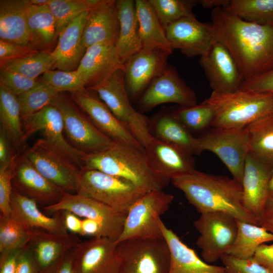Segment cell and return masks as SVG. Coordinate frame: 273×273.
I'll use <instances>...</instances> for the list:
<instances>
[{
	"label": "cell",
	"instance_id": "obj_25",
	"mask_svg": "<svg viewBox=\"0 0 273 273\" xmlns=\"http://www.w3.org/2000/svg\"><path fill=\"white\" fill-rule=\"evenodd\" d=\"M123 68L115 44L100 43L86 49L76 71L85 88H89Z\"/></svg>",
	"mask_w": 273,
	"mask_h": 273
},
{
	"label": "cell",
	"instance_id": "obj_50",
	"mask_svg": "<svg viewBox=\"0 0 273 273\" xmlns=\"http://www.w3.org/2000/svg\"><path fill=\"white\" fill-rule=\"evenodd\" d=\"M35 51L29 46H20L0 40L1 61L19 58Z\"/></svg>",
	"mask_w": 273,
	"mask_h": 273
},
{
	"label": "cell",
	"instance_id": "obj_37",
	"mask_svg": "<svg viewBox=\"0 0 273 273\" xmlns=\"http://www.w3.org/2000/svg\"><path fill=\"white\" fill-rule=\"evenodd\" d=\"M27 19L31 41L47 46L51 44L57 36L56 22L48 5L30 4Z\"/></svg>",
	"mask_w": 273,
	"mask_h": 273
},
{
	"label": "cell",
	"instance_id": "obj_31",
	"mask_svg": "<svg viewBox=\"0 0 273 273\" xmlns=\"http://www.w3.org/2000/svg\"><path fill=\"white\" fill-rule=\"evenodd\" d=\"M151 135L164 142L178 146L190 154H197V139L177 119L173 112L163 111L149 120Z\"/></svg>",
	"mask_w": 273,
	"mask_h": 273
},
{
	"label": "cell",
	"instance_id": "obj_9",
	"mask_svg": "<svg viewBox=\"0 0 273 273\" xmlns=\"http://www.w3.org/2000/svg\"><path fill=\"white\" fill-rule=\"evenodd\" d=\"M51 104L61 112L65 136L76 150L92 153L105 150L114 143L96 127L72 99L59 93Z\"/></svg>",
	"mask_w": 273,
	"mask_h": 273
},
{
	"label": "cell",
	"instance_id": "obj_30",
	"mask_svg": "<svg viewBox=\"0 0 273 273\" xmlns=\"http://www.w3.org/2000/svg\"><path fill=\"white\" fill-rule=\"evenodd\" d=\"M29 0L0 1V40L29 46L31 37L27 24Z\"/></svg>",
	"mask_w": 273,
	"mask_h": 273
},
{
	"label": "cell",
	"instance_id": "obj_14",
	"mask_svg": "<svg viewBox=\"0 0 273 273\" xmlns=\"http://www.w3.org/2000/svg\"><path fill=\"white\" fill-rule=\"evenodd\" d=\"M23 153L49 181L65 192L76 193L80 169L50 147L42 139Z\"/></svg>",
	"mask_w": 273,
	"mask_h": 273
},
{
	"label": "cell",
	"instance_id": "obj_32",
	"mask_svg": "<svg viewBox=\"0 0 273 273\" xmlns=\"http://www.w3.org/2000/svg\"><path fill=\"white\" fill-rule=\"evenodd\" d=\"M117 9L120 28L115 46L124 64L143 47L138 31L135 1H117Z\"/></svg>",
	"mask_w": 273,
	"mask_h": 273
},
{
	"label": "cell",
	"instance_id": "obj_10",
	"mask_svg": "<svg viewBox=\"0 0 273 273\" xmlns=\"http://www.w3.org/2000/svg\"><path fill=\"white\" fill-rule=\"evenodd\" d=\"M173 199L172 194L163 190L146 193L129 208L116 243L132 238L163 237L158 219Z\"/></svg>",
	"mask_w": 273,
	"mask_h": 273
},
{
	"label": "cell",
	"instance_id": "obj_29",
	"mask_svg": "<svg viewBox=\"0 0 273 273\" xmlns=\"http://www.w3.org/2000/svg\"><path fill=\"white\" fill-rule=\"evenodd\" d=\"M158 224L169 248L170 264L168 273H225L223 266L208 263L194 250L184 243L160 217Z\"/></svg>",
	"mask_w": 273,
	"mask_h": 273
},
{
	"label": "cell",
	"instance_id": "obj_21",
	"mask_svg": "<svg viewBox=\"0 0 273 273\" xmlns=\"http://www.w3.org/2000/svg\"><path fill=\"white\" fill-rule=\"evenodd\" d=\"M170 55L160 49L142 48L123 64L126 86L131 97L140 95L163 73Z\"/></svg>",
	"mask_w": 273,
	"mask_h": 273
},
{
	"label": "cell",
	"instance_id": "obj_46",
	"mask_svg": "<svg viewBox=\"0 0 273 273\" xmlns=\"http://www.w3.org/2000/svg\"><path fill=\"white\" fill-rule=\"evenodd\" d=\"M38 82L19 73L1 69L0 85L17 97L33 87Z\"/></svg>",
	"mask_w": 273,
	"mask_h": 273
},
{
	"label": "cell",
	"instance_id": "obj_22",
	"mask_svg": "<svg viewBox=\"0 0 273 273\" xmlns=\"http://www.w3.org/2000/svg\"><path fill=\"white\" fill-rule=\"evenodd\" d=\"M117 1L99 0L89 11L82 42L88 48L97 44H116L119 32Z\"/></svg>",
	"mask_w": 273,
	"mask_h": 273
},
{
	"label": "cell",
	"instance_id": "obj_43",
	"mask_svg": "<svg viewBox=\"0 0 273 273\" xmlns=\"http://www.w3.org/2000/svg\"><path fill=\"white\" fill-rule=\"evenodd\" d=\"M42 80L27 92L17 96L21 117L35 113L51 104L59 95Z\"/></svg>",
	"mask_w": 273,
	"mask_h": 273
},
{
	"label": "cell",
	"instance_id": "obj_33",
	"mask_svg": "<svg viewBox=\"0 0 273 273\" xmlns=\"http://www.w3.org/2000/svg\"><path fill=\"white\" fill-rule=\"evenodd\" d=\"M138 31L143 48L173 51L166 32L149 1H135Z\"/></svg>",
	"mask_w": 273,
	"mask_h": 273
},
{
	"label": "cell",
	"instance_id": "obj_60",
	"mask_svg": "<svg viewBox=\"0 0 273 273\" xmlns=\"http://www.w3.org/2000/svg\"><path fill=\"white\" fill-rule=\"evenodd\" d=\"M268 192L269 198H273V163L272 164L271 176L268 184Z\"/></svg>",
	"mask_w": 273,
	"mask_h": 273
},
{
	"label": "cell",
	"instance_id": "obj_15",
	"mask_svg": "<svg viewBox=\"0 0 273 273\" xmlns=\"http://www.w3.org/2000/svg\"><path fill=\"white\" fill-rule=\"evenodd\" d=\"M70 93L72 101L96 127L113 142L145 149L129 128L116 117L97 95L85 87Z\"/></svg>",
	"mask_w": 273,
	"mask_h": 273
},
{
	"label": "cell",
	"instance_id": "obj_6",
	"mask_svg": "<svg viewBox=\"0 0 273 273\" xmlns=\"http://www.w3.org/2000/svg\"><path fill=\"white\" fill-rule=\"evenodd\" d=\"M86 89L96 93L116 117L129 128L145 148L153 138L149 119L132 106L123 69L116 70L101 83Z\"/></svg>",
	"mask_w": 273,
	"mask_h": 273
},
{
	"label": "cell",
	"instance_id": "obj_4",
	"mask_svg": "<svg viewBox=\"0 0 273 273\" xmlns=\"http://www.w3.org/2000/svg\"><path fill=\"white\" fill-rule=\"evenodd\" d=\"M214 116L211 126L219 128H242L273 113V94L240 88L234 92L213 91L207 99Z\"/></svg>",
	"mask_w": 273,
	"mask_h": 273
},
{
	"label": "cell",
	"instance_id": "obj_59",
	"mask_svg": "<svg viewBox=\"0 0 273 273\" xmlns=\"http://www.w3.org/2000/svg\"><path fill=\"white\" fill-rule=\"evenodd\" d=\"M230 2V0H202L198 1L202 7L213 9L217 7H224Z\"/></svg>",
	"mask_w": 273,
	"mask_h": 273
},
{
	"label": "cell",
	"instance_id": "obj_7",
	"mask_svg": "<svg viewBox=\"0 0 273 273\" xmlns=\"http://www.w3.org/2000/svg\"><path fill=\"white\" fill-rule=\"evenodd\" d=\"M121 273H168L169 246L164 237L137 238L117 243Z\"/></svg>",
	"mask_w": 273,
	"mask_h": 273
},
{
	"label": "cell",
	"instance_id": "obj_52",
	"mask_svg": "<svg viewBox=\"0 0 273 273\" xmlns=\"http://www.w3.org/2000/svg\"><path fill=\"white\" fill-rule=\"evenodd\" d=\"M23 249L0 253V273H15L17 260Z\"/></svg>",
	"mask_w": 273,
	"mask_h": 273
},
{
	"label": "cell",
	"instance_id": "obj_19",
	"mask_svg": "<svg viewBox=\"0 0 273 273\" xmlns=\"http://www.w3.org/2000/svg\"><path fill=\"white\" fill-rule=\"evenodd\" d=\"M116 241L93 237L73 249L74 273H119L120 262Z\"/></svg>",
	"mask_w": 273,
	"mask_h": 273
},
{
	"label": "cell",
	"instance_id": "obj_12",
	"mask_svg": "<svg viewBox=\"0 0 273 273\" xmlns=\"http://www.w3.org/2000/svg\"><path fill=\"white\" fill-rule=\"evenodd\" d=\"M42 209L50 213L69 211L79 217L93 219L101 226L103 237L116 242L123 231L127 215L92 198L65 192L59 202Z\"/></svg>",
	"mask_w": 273,
	"mask_h": 273
},
{
	"label": "cell",
	"instance_id": "obj_39",
	"mask_svg": "<svg viewBox=\"0 0 273 273\" xmlns=\"http://www.w3.org/2000/svg\"><path fill=\"white\" fill-rule=\"evenodd\" d=\"M54 63L51 53L35 51L19 58L1 61V69L36 79L38 76L50 70L54 66Z\"/></svg>",
	"mask_w": 273,
	"mask_h": 273
},
{
	"label": "cell",
	"instance_id": "obj_56",
	"mask_svg": "<svg viewBox=\"0 0 273 273\" xmlns=\"http://www.w3.org/2000/svg\"><path fill=\"white\" fill-rule=\"evenodd\" d=\"M257 225L273 234V198H268L258 218Z\"/></svg>",
	"mask_w": 273,
	"mask_h": 273
},
{
	"label": "cell",
	"instance_id": "obj_58",
	"mask_svg": "<svg viewBox=\"0 0 273 273\" xmlns=\"http://www.w3.org/2000/svg\"><path fill=\"white\" fill-rule=\"evenodd\" d=\"M82 236H90L93 237H103L102 229L96 221L83 218L82 220Z\"/></svg>",
	"mask_w": 273,
	"mask_h": 273
},
{
	"label": "cell",
	"instance_id": "obj_11",
	"mask_svg": "<svg viewBox=\"0 0 273 273\" xmlns=\"http://www.w3.org/2000/svg\"><path fill=\"white\" fill-rule=\"evenodd\" d=\"M237 220L225 213L208 212L201 213L193 222L200 234L196 245L204 261L211 264L226 254L237 235Z\"/></svg>",
	"mask_w": 273,
	"mask_h": 273
},
{
	"label": "cell",
	"instance_id": "obj_27",
	"mask_svg": "<svg viewBox=\"0 0 273 273\" xmlns=\"http://www.w3.org/2000/svg\"><path fill=\"white\" fill-rule=\"evenodd\" d=\"M88 11L71 21L59 34L57 44L51 53L54 66L66 71H75L86 50L82 42V35Z\"/></svg>",
	"mask_w": 273,
	"mask_h": 273
},
{
	"label": "cell",
	"instance_id": "obj_24",
	"mask_svg": "<svg viewBox=\"0 0 273 273\" xmlns=\"http://www.w3.org/2000/svg\"><path fill=\"white\" fill-rule=\"evenodd\" d=\"M272 165L262 162L250 151L244 166L242 187L244 205L257 219L268 197Z\"/></svg>",
	"mask_w": 273,
	"mask_h": 273
},
{
	"label": "cell",
	"instance_id": "obj_45",
	"mask_svg": "<svg viewBox=\"0 0 273 273\" xmlns=\"http://www.w3.org/2000/svg\"><path fill=\"white\" fill-rule=\"evenodd\" d=\"M58 93H70L85 87L76 70H49L42 74L41 80Z\"/></svg>",
	"mask_w": 273,
	"mask_h": 273
},
{
	"label": "cell",
	"instance_id": "obj_49",
	"mask_svg": "<svg viewBox=\"0 0 273 273\" xmlns=\"http://www.w3.org/2000/svg\"><path fill=\"white\" fill-rule=\"evenodd\" d=\"M241 88L273 94V68L243 82Z\"/></svg>",
	"mask_w": 273,
	"mask_h": 273
},
{
	"label": "cell",
	"instance_id": "obj_26",
	"mask_svg": "<svg viewBox=\"0 0 273 273\" xmlns=\"http://www.w3.org/2000/svg\"><path fill=\"white\" fill-rule=\"evenodd\" d=\"M81 242L77 235L72 233L55 234L34 230L32 231L31 238L26 248L32 256L40 272L42 273Z\"/></svg>",
	"mask_w": 273,
	"mask_h": 273
},
{
	"label": "cell",
	"instance_id": "obj_54",
	"mask_svg": "<svg viewBox=\"0 0 273 273\" xmlns=\"http://www.w3.org/2000/svg\"><path fill=\"white\" fill-rule=\"evenodd\" d=\"M15 273H40L32 256L25 247L18 257Z\"/></svg>",
	"mask_w": 273,
	"mask_h": 273
},
{
	"label": "cell",
	"instance_id": "obj_53",
	"mask_svg": "<svg viewBox=\"0 0 273 273\" xmlns=\"http://www.w3.org/2000/svg\"><path fill=\"white\" fill-rule=\"evenodd\" d=\"M253 258L258 263L273 272V243L260 245L256 250Z\"/></svg>",
	"mask_w": 273,
	"mask_h": 273
},
{
	"label": "cell",
	"instance_id": "obj_16",
	"mask_svg": "<svg viewBox=\"0 0 273 273\" xmlns=\"http://www.w3.org/2000/svg\"><path fill=\"white\" fill-rule=\"evenodd\" d=\"M12 183L14 190L43 207L59 202L65 192L42 176L24 153L14 160Z\"/></svg>",
	"mask_w": 273,
	"mask_h": 273
},
{
	"label": "cell",
	"instance_id": "obj_8",
	"mask_svg": "<svg viewBox=\"0 0 273 273\" xmlns=\"http://www.w3.org/2000/svg\"><path fill=\"white\" fill-rule=\"evenodd\" d=\"M197 139V154L210 151L226 166L233 178L242 185L246 159L250 151L247 127L214 128Z\"/></svg>",
	"mask_w": 273,
	"mask_h": 273
},
{
	"label": "cell",
	"instance_id": "obj_2",
	"mask_svg": "<svg viewBox=\"0 0 273 273\" xmlns=\"http://www.w3.org/2000/svg\"><path fill=\"white\" fill-rule=\"evenodd\" d=\"M171 181L200 213L221 212L237 220L257 225V218L244 205L242 185L233 178L195 169Z\"/></svg>",
	"mask_w": 273,
	"mask_h": 273
},
{
	"label": "cell",
	"instance_id": "obj_23",
	"mask_svg": "<svg viewBox=\"0 0 273 273\" xmlns=\"http://www.w3.org/2000/svg\"><path fill=\"white\" fill-rule=\"evenodd\" d=\"M145 150L154 170L167 181L195 169L192 155L178 146L153 137Z\"/></svg>",
	"mask_w": 273,
	"mask_h": 273
},
{
	"label": "cell",
	"instance_id": "obj_20",
	"mask_svg": "<svg viewBox=\"0 0 273 273\" xmlns=\"http://www.w3.org/2000/svg\"><path fill=\"white\" fill-rule=\"evenodd\" d=\"M199 62L213 91L226 93L241 88L244 80L238 65L228 49L218 40L205 55L200 57Z\"/></svg>",
	"mask_w": 273,
	"mask_h": 273
},
{
	"label": "cell",
	"instance_id": "obj_47",
	"mask_svg": "<svg viewBox=\"0 0 273 273\" xmlns=\"http://www.w3.org/2000/svg\"><path fill=\"white\" fill-rule=\"evenodd\" d=\"M220 260L225 273H273L258 263L253 257L240 259L225 254Z\"/></svg>",
	"mask_w": 273,
	"mask_h": 273
},
{
	"label": "cell",
	"instance_id": "obj_5",
	"mask_svg": "<svg viewBox=\"0 0 273 273\" xmlns=\"http://www.w3.org/2000/svg\"><path fill=\"white\" fill-rule=\"evenodd\" d=\"M146 193L125 179L84 168L80 170L76 192L125 214Z\"/></svg>",
	"mask_w": 273,
	"mask_h": 273
},
{
	"label": "cell",
	"instance_id": "obj_34",
	"mask_svg": "<svg viewBox=\"0 0 273 273\" xmlns=\"http://www.w3.org/2000/svg\"><path fill=\"white\" fill-rule=\"evenodd\" d=\"M1 129L7 134L17 154L25 148L20 105L17 97L0 85Z\"/></svg>",
	"mask_w": 273,
	"mask_h": 273
},
{
	"label": "cell",
	"instance_id": "obj_55",
	"mask_svg": "<svg viewBox=\"0 0 273 273\" xmlns=\"http://www.w3.org/2000/svg\"><path fill=\"white\" fill-rule=\"evenodd\" d=\"M73 249L68 251L42 273H74Z\"/></svg>",
	"mask_w": 273,
	"mask_h": 273
},
{
	"label": "cell",
	"instance_id": "obj_44",
	"mask_svg": "<svg viewBox=\"0 0 273 273\" xmlns=\"http://www.w3.org/2000/svg\"><path fill=\"white\" fill-rule=\"evenodd\" d=\"M160 23L166 28L173 22L184 17H195L193 7L198 1L148 0Z\"/></svg>",
	"mask_w": 273,
	"mask_h": 273
},
{
	"label": "cell",
	"instance_id": "obj_35",
	"mask_svg": "<svg viewBox=\"0 0 273 273\" xmlns=\"http://www.w3.org/2000/svg\"><path fill=\"white\" fill-rule=\"evenodd\" d=\"M237 221V235L226 254L240 259L250 258L260 245L273 241V234L264 228L240 220Z\"/></svg>",
	"mask_w": 273,
	"mask_h": 273
},
{
	"label": "cell",
	"instance_id": "obj_38",
	"mask_svg": "<svg viewBox=\"0 0 273 273\" xmlns=\"http://www.w3.org/2000/svg\"><path fill=\"white\" fill-rule=\"evenodd\" d=\"M222 8L245 21L260 24L273 23V0H230Z\"/></svg>",
	"mask_w": 273,
	"mask_h": 273
},
{
	"label": "cell",
	"instance_id": "obj_40",
	"mask_svg": "<svg viewBox=\"0 0 273 273\" xmlns=\"http://www.w3.org/2000/svg\"><path fill=\"white\" fill-rule=\"evenodd\" d=\"M99 0H51L48 6L54 17L57 34L74 19L88 11Z\"/></svg>",
	"mask_w": 273,
	"mask_h": 273
},
{
	"label": "cell",
	"instance_id": "obj_17",
	"mask_svg": "<svg viewBox=\"0 0 273 273\" xmlns=\"http://www.w3.org/2000/svg\"><path fill=\"white\" fill-rule=\"evenodd\" d=\"M165 32L173 50L178 49L188 57L205 55L217 40L212 24L200 22L195 17L173 22Z\"/></svg>",
	"mask_w": 273,
	"mask_h": 273
},
{
	"label": "cell",
	"instance_id": "obj_3",
	"mask_svg": "<svg viewBox=\"0 0 273 273\" xmlns=\"http://www.w3.org/2000/svg\"><path fill=\"white\" fill-rule=\"evenodd\" d=\"M83 168L125 179L147 192L163 190L168 181L154 170L145 149L122 143L85 154Z\"/></svg>",
	"mask_w": 273,
	"mask_h": 273
},
{
	"label": "cell",
	"instance_id": "obj_28",
	"mask_svg": "<svg viewBox=\"0 0 273 273\" xmlns=\"http://www.w3.org/2000/svg\"><path fill=\"white\" fill-rule=\"evenodd\" d=\"M11 215L29 230H40L55 234L68 233L64 216L58 212L53 217L43 213L37 203L13 188L11 198Z\"/></svg>",
	"mask_w": 273,
	"mask_h": 273
},
{
	"label": "cell",
	"instance_id": "obj_62",
	"mask_svg": "<svg viewBox=\"0 0 273 273\" xmlns=\"http://www.w3.org/2000/svg\"><path fill=\"white\" fill-rule=\"evenodd\" d=\"M119 273H121V272H119Z\"/></svg>",
	"mask_w": 273,
	"mask_h": 273
},
{
	"label": "cell",
	"instance_id": "obj_61",
	"mask_svg": "<svg viewBox=\"0 0 273 273\" xmlns=\"http://www.w3.org/2000/svg\"><path fill=\"white\" fill-rule=\"evenodd\" d=\"M51 0H29L30 4L32 5L42 6L48 5Z\"/></svg>",
	"mask_w": 273,
	"mask_h": 273
},
{
	"label": "cell",
	"instance_id": "obj_48",
	"mask_svg": "<svg viewBox=\"0 0 273 273\" xmlns=\"http://www.w3.org/2000/svg\"><path fill=\"white\" fill-rule=\"evenodd\" d=\"M14 159L7 167L0 169V211L1 214L4 216H9L11 213L12 179Z\"/></svg>",
	"mask_w": 273,
	"mask_h": 273
},
{
	"label": "cell",
	"instance_id": "obj_57",
	"mask_svg": "<svg viewBox=\"0 0 273 273\" xmlns=\"http://www.w3.org/2000/svg\"><path fill=\"white\" fill-rule=\"evenodd\" d=\"M64 223L68 231L81 235L82 220L79 216L69 211H63Z\"/></svg>",
	"mask_w": 273,
	"mask_h": 273
},
{
	"label": "cell",
	"instance_id": "obj_1",
	"mask_svg": "<svg viewBox=\"0 0 273 273\" xmlns=\"http://www.w3.org/2000/svg\"><path fill=\"white\" fill-rule=\"evenodd\" d=\"M211 19L217 40L228 49L244 81L273 68V23L245 21L222 7L213 9Z\"/></svg>",
	"mask_w": 273,
	"mask_h": 273
},
{
	"label": "cell",
	"instance_id": "obj_41",
	"mask_svg": "<svg viewBox=\"0 0 273 273\" xmlns=\"http://www.w3.org/2000/svg\"><path fill=\"white\" fill-rule=\"evenodd\" d=\"M32 231L24 226L11 214H0V253L26 247L31 238Z\"/></svg>",
	"mask_w": 273,
	"mask_h": 273
},
{
	"label": "cell",
	"instance_id": "obj_36",
	"mask_svg": "<svg viewBox=\"0 0 273 273\" xmlns=\"http://www.w3.org/2000/svg\"><path fill=\"white\" fill-rule=\"evenodd\" d=\"M250 152L260 160L273 163V113L252 122L247 127Z\"/></svg>",
	"mask_w": 273,
	"mask_h": 273
},
{
	"label": "cell",
	"instance_id": "obj_42",
	"mask_svg": "<svg viewBox=\"0 0 273 273\" xmlns=\"http://www.w3.org/2000/svg\"><path fill=\"white\" fill-rule=\"evenodd\" d=\"M173 113L191 132L200 131L211 126L215 112L212 105L206 99L193 106H180Z\"/></svg>",
	"mask_w": 273,
	"mask_h": 273
},
{
	"label": "cell",
	"instance_id": "obj_13",
	"mask_svg": "<svg viewBox=\"0 0 273 273\" xmlns=\"http://www.w3.org/2000/svg\"><path fill=\"white\" fill-rule=\"evenodd\" d=\"M23 140L25 142L32 135L41 131L47 145L80 169L85 153L73 148L67 142L64 133L61 112L50 104L40 111L21 117Z\"/></svg>",
	"mask_w": 273,
	"mask_h": 273
},
{
	"label": "cell",
	"instance_id": "obj_51",
	"mask_svg": "<svg viewBox=\"0 0 273 273\" xmlns=\"http://www.w3.org/2000/svg\"><path fill=\"white\" fill-rule=\"evenodd\" d=\"M18 155L6 133L0 128V169L7 167Z\"/></svg>",
	"mask_w": 273,
	"mask_h": 273
},
{
	"label": "cell",
	"instance_id": "obj_18",
	"mask_svg": "<svg viewBox=\"0 0 273 273\" xmlns=\"http://www.w3.org/2000/svg\"><path fill=\"white\" fill-rule=\"evenodd\" d=\"M173 103L180 107L197 104L194 91L178 75L174 68L167 65L163 73L153 79L140 99L143 110H149L162 104Z\"/></svg>",
	"mask_w": 273,
	"mask_h": 273
}]
</instances>
